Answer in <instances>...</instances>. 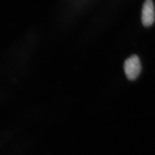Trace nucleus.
<instances>
[{
  "mask_svg": "<svg viewBox=\"0 0 155 155\" xmlns=\"http://www.w3.org/2000/svg\"><path fill=\"white\" fill-rule=\"evenodd\" d=\"M141 70V63L137 56H131L125 61L124 71L129 80L136 79L140 74Z\"/></svg>",
  "mask_w": 155,
  "mask_h": 155,
  "instance_id": "1",
  "label": "nucleus"
},
{
  "mask_svg": "<svg viewBox=\"0 0 155 155\" xmlns=\"http://www.w3.org/2000/svg\"><path fill=\"white\" fill-rule=\"evenodd\" d=\"M141 18L145 27H150L155 21V8L152 0H145L142 10Z\"/></svg>",
  "mask_w": 155,
  "mask_h": 155,
  "instance_id": "2",
  "label": "nucleus"
}]
</instances>
